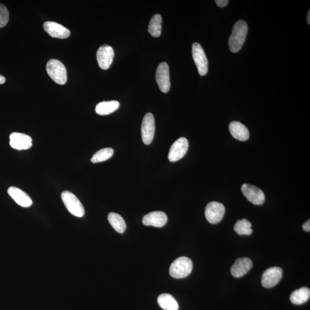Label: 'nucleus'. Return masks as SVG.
I'll return each instance as SVG.
<instances>
[{
    "mask_svg": "<svg viewBox=\"0 0 310 310\" xmlns=\"http://www.w3.org/2000/svg\"><path fill=\"white\" fill-rule=\"evenodd\" d=\"M307 20H308V23L309 25H310V11H309L308 18H307Z\"/></svg>",
    "mask_w": 310,
    "mask_h": 310,
    "instance_id": "obj_30",
    "label": "nucleus"
},
{
    "mask_svg": "<svg viewBox=\"0 0 310 310\" xmlns=\"http://www.w3.org/2000/svg\"><path fill=\"white\" fill-rule=\"evenodd\" d=\"M241 192L250 202L255 205H261L264 202V193L257 187L249 184H244L241 187Z\"/></svg>",
    "mask_w": 310,
    "mask_h": 310,
    "instance_id": "obj_9",
    "label": "nucleus"
},
{
    "mask_svg": "<svg viewBox=\"0 0 310 310\" xmlns=\"http://www.w3.org/2000/svg\"><path fill=\"white\" fill-rule=\"evenodd\" d=\"M159 305L164 310H178L179 305L173 296L169 294H163L158 299Z\"/></svg>",
    "mask_w": 310,
    "mask_h": 310,
    "instance_id": "obj_21",
    "label": "nucleus"
},
{
    "mask_svg": "<svg viewBox=\"0 0 310 310\" xmlns=\"http://www.w3.org/2000/svg\"><path fill=\"white\" fill-rule=\"evenodd\" d=\"M6 80L4 76L0 75V85L4 84L5 83Z\"/></svg>",
    "mask_w": 310,
    "mask_h": 310,
    "instance_id": "obj_29",
    "label": "nucleus"
},
{
    "mask_svg": "<svg viewBox=\"0 0 310 310\" xmlns=\"http://www.w3.org/2000/svg\"><path fill=\"white\" fill-rule=\"evenodd\" d=\"M252 267L253 263L250 258H238L231 268V274L235 278L243 277L251 270Z\"/></svg>",
    "mask_w": 310,
    "mask_h": 310,
    "instance_id": "obj_15",
    "label": "nucleus"
},
{
    "mask_svg": "<svg viewBox=\"0 0 310 310\" xmlns=\"http://www.w3.org/2000/svg\"><path fill=\"white\" fill-rule=\"evenodd\" d=\"M44 30L54 38L66 39L70 35V31L59 24L54 22H46L44 23Z\"/></svg>",
    "mask_w": 310,
    "mask_h": 310,
    "instance_id": "obj_13",
    "label": "nucleus"
},
{
    "mask_svg": "<svg viewBox=\"0 0 310 310\" xmlns=\"http://www.w3.org/2000/svg\"><path fill=\"white\" fill-rule=\"evenodd\" d=\"M192 260L187 257H180L173 262L169 268V274L176 279L186 278L193 270Z\"/></svg>",
    "mask_w": 310,
    "mask_h": 310,
    "instance_id": "obj_2",
    "label": "nucleus"
},
{
    "mask_svg": "<svg viewBox=\"0 0 310 310\" xmlns=\"http://www.w3.org/2000/svg\"><path fill=\"white\" fill-rule=\"evenodd\" d=\"M192 55L200 76H205L208 71V60L200 44L194 43L193 44Z\"/></svg>",
    "mask_w": 310,
    "mask_h": 310,
    "instance_id": "obj_5",
    "label": "nucleus"
},
{
    "mask_svg": "<svg viewBox=\"0 0 310 310\" xmlns=\"http://www.w3.org/2000/svg\"><path fill=\"white\" fill-rule=\"evenodd\" d=\"M216 4L219 6L220 8L225 7V6L229 3V1L228 0H217L216 1Z\"/></svg>",
    "mask_w": 310,
    "mask_h": 310,
    "instance_id": "obj_27",
    "label": "nucleus"
},
{
    "mask_svg": "<svg viewBox=\"0 0 310 310\" xmlns=\"http://www.w3.org/2000/svg\"><path fill=\"white\" fill-rule=\"evenodd\" d=\"M8 193L15 202L24 207H28L32 205V200L30 197L16 187H11L8 190Z\"/></svg>",
    "mask_w": 310,
    "mask_h": 310,
    "instance_id": "obj_17",
    "label": "nucleus"
},
{
    "mask_svg": "<svg viewBox=\"0 0 310 310\" xmlns=\"http://www.w3.org/2000/svg\"><path fill=\"white\" fill-rule=\"evenodd\" d=\"M252 224L247 219L238 220L235 224L234 230L240 235H250L253 232Z\"/></svg>",
    "mask_w": 310,
    "mask_h": 310,
    "instance_id": "obj_25",
    "label": "nucleus"
},
{
    "mask_svg": "<svg viewBox=\"0 0 310 310\" xmlns=\"http://www.w3.org/2000/svg\"><path fill=\"white\" fill-rule=\"evenodd\" d=\"M113 149L111 148L102 149L95 153L91 159V162L97 163L106 161L113 156Z\"/></svg>",
    "mask_w": 310,
    "mask_h": 310,
    "instance_id": "obj_24",
    "label": "nucleus"
},
{
    "mask_svg": "<svg viewBox=\"0 0 310 310\" xmlns=\"http://www.w3.org/2000/svg\"><path fill=\"white\" fill-rule=\"evenodd\" d=\"M47 74L55 83L63 85L67 80V70L64 64L57 59H51L47 62Z\"/></svg>",
    "mask_w": 310,
    "mask_h": 310,
    "instance_id": "obj_3",
    "label": "nucleus"
},
{
    "mask_svg": "<svg viewBox=\"0 0 310 310\" xmlns=\"http://www.w3.org/2000/svg\"><path fill=\"white\" fill-rule=\"evenodd\" d=\"M225 213V208L224 204L213 201L207 204L205 209V217L208 222L212 224H216L223 219Z\"/></svg>",
    "mask_w": 310,
    "mask_h": 310,
    "instance_id": "obj_6",
    "label": "nucleus"
},
{
    "mask_svg": "<svg viewBox=\"0 0 310 310\" xmlns=\"http://www.w3.org/2000/svg\"><path fill=\"white\" fill-rule=\"evenodd\" d=\"M61 197L66 209L72 215L79 218L84 217L85 209L83 204L73 193L64 191Z\"/></svg>",
    "mask_w": 310,
    "mask_h": 310,
    "instance_id": "obj_4",
    "label": "nucleus"
},
{
    "mask_svg": "<svg viewBox=\"0 0 310 310\" xmlns=\"http://www.w3.org/2000/svg\"><path fill=\"white\" fill-rule=\"evenodd\" d=\"M283 271L280 267H271L265 271L261 278V284L263 287L270 288L274 287L282 278Z\"/></svg>",
    "mask_w": 310,
    "mask_h": 310,
    "instance_id": "obj_11",
    "label": "nucleus"
},
{
    "mask_svg": "<svg viewBox=\"0 0 310 310\" xmlns=\"http://www.w3.org/2000/svg\"><path fill=\"white\" fill-rule=\"evenodd\" d=\"M303 229L306 231H310V221L309 220L307 221L303 225Z\"/></svg>",
    "mask_w": 310,
    "mask_h": 310,
    "instance_id": "obj_28",
    "label": "nucleus"
},
{
    "mask_svg": "<svg viewBox=\"0 0 310 310\" xmlns=\"http://www.w3.org/2000/svg\"><path fill=\"white\" fill-rule=\"evenodd\" d=\"M8 10L4 5L0 4V28L5 27L9 21Z\"/></svg>",
    "mask_w": 310,
    "mask_h": 310,
    "instance_id": "obj_26",
    "label": "nucleus"
},
{
    "mask_svg": "<svg viewBox=\"0 0 310 310\" xmlns=\"http://www.w3.org/2000/svg\"><path fill=\"white\" fill-rule=\"evenodd\" d=\"M162 16L159 14L152 17L148 26V32L155 37H158L161 35L162 32Z\"/></svg>",
    "mask_w": 310,
    "mask_h": 310,
    "instance_id": "obj_23",
    "label": "nucleus"
},
{
    "mask_svg": "<svg viewBox=\"0 0 310 310\" xmlns=\"http://www.w3.org/2000/svg\"><path fill=\"white\" fill-rule=\"evenodd\" d=\"M141 130L143 142L145 145H149L154 138L155 132V118L152 113H148L144 115Z\"/></svg>",
    "mask_w": 310,
    "mask_h": 310,
    "instance_id": "obj_7",
    "label": "nucleus"
},
{
    "mask_svg": "<svg viewBox=\"0 0 310 310\" xmlns=\"http://www.w3.org/2000/svg\"><path fill=\"white\" fill-rule=\"evenodd\" d=\"M248 27L244 20H239L233 26L232 32L229 39V47L231 52H238L243 46L246 39Z\"/></svg>",
    "mask_w": 310,
    "mask_h": 310,
    "instance_id": "obj_1",
    "label": "nucleus"
},
{
    "mask_svg": "<svg viewBox=\"0 0 310 310\" xmlns=\"http://www.w3.org/2000/svg\"><path fill=\"white\" fill-rule=\"evenodd\" d=\"M120 107L117 101H104L99 103L95 107V112L101 115H106L113 113Z\"/></svg>",
    "mask_w": 310,
    "mask_h": 310,
    "instance_id": "obj_19",
    "label": "nucleus"
},
{
    "mask_svg": "<svg viewBox=\"0 0 310 310\" xmlns=\"http://www.w3.org/2000/svg\"><path fill=\"white\" fill-rule=\"evenodd\" d=\"M189 149V141L185 138H180L173 143L169 153L170 162H175L181 159Z\"/></svg>",
    "mask_w": 310,
    "mask_h": 310,
    "instance_id": "obj_10",
    "label": "nucleus"
},
{
    "mask_svg": "<svg viewBox=\"0 0 310 310\" xmlns=\"http://www.w3.org/2000/svg\"><path fill=\"white\" fill-rule=\"evenodd\" d=\"M9 138L10 145L15 149L26 150L32 146V138L26 134L14 132L10 135Z\"/></svg>",
    "mask_w": 310,
    "mask_h": 310,
    "instance_id": "obj_14",
    "label": "nucleus"
},
{
    "mask_svg": "<svg viewBox=\"0 0 310 310\" xmlns=\"http://www.w3.org/2000/svg\"><path fill=\"white\" fill-rule=\"evenodd\" d=\"M114 56V50L110 46L103 45L99 48L97 53V60L101 69H108L113 62Z\"/></svg>",
    "mask_w": 310,
    "mask_h": 310,
    "instance_id": "obj_12",
    "label": "nucleus"
},
{
    "mask_svg": "<svg viewBox=\"0 0 310 310\" xmlns=\"http://www.w3.org/2000/svg\"><path fill=\"white\" fill-rule=\"evenodd\" d=\"M310 296V289L308 287H302L296 289L292 293L290 296V301L293 304L302 305L309 301Z\"/></svg>",
    "mask_w": 310,
    "mask_h": 310,
    "instance_id": "obj_20",
    "label": "nucleus"
},
{
    "mask_svg": "<svg viewBox=\"0 0 310 310\" xmlns=\"http://www.w3.org/2000/svg\"><path fill=\"white\" fill-rule=\"evenodd\" d=\"M108 221L114 229L119 233H123L126 229V223L123 218L119 214L111 213L108 215Z\"/></svg>",
    "mask_w": 310,
    "mask_h": 310,
    "instance_id": "obj_22",
    "label": "nucleus"
},
{
    "mask_svg": "<svg viewBox=\"0 0 310 310\" xmlns=\"http://www.w3.org/2000/svg\"><path fill=\"white\" fill-rule=\"evenodd\" d=\"M229 131L233 137L238 141H247L250 138V132L248 129L240 122H231L229 124Z\"/></svg>",
    "mask_w": 310,
    "mask_h": 310,
    "instance_id": "obj_18",
    "label": "nucleus"
},
{
    "mask_svg": "<svg viewBox=\"0 0 310 310\" xmlns=\"http://www.w3.org/2000/svg\"><path fill=\"white\" fill-rule=\"evenodd\" d=\"M156 80L160 90L167 93L170 90L169 70L168 64L163 62L159 64L156 70Z\"/></svg>",
    "mask_w": 310,
    "mask_h": 310,
    "instance_id": "obj_8",
    "label": "nucleus"
},
{
    "mask_svg": "<svg viewBox=\"0 0 310 310\" xmlns=\"http://www.w3.org/2000/svg\"><path fill=\"white\" fill-rule=\"evenodd\" d=\"M168 220V216L164 212L158 211L146 214L143 217L142 224L145 226L162 227L165 225Z\"/></svg>",
    "mask_w": 310,
    "mask_h": 310,
    "instance_id": "obj_16",
    "label": "nucleus"
}]
</instances>
